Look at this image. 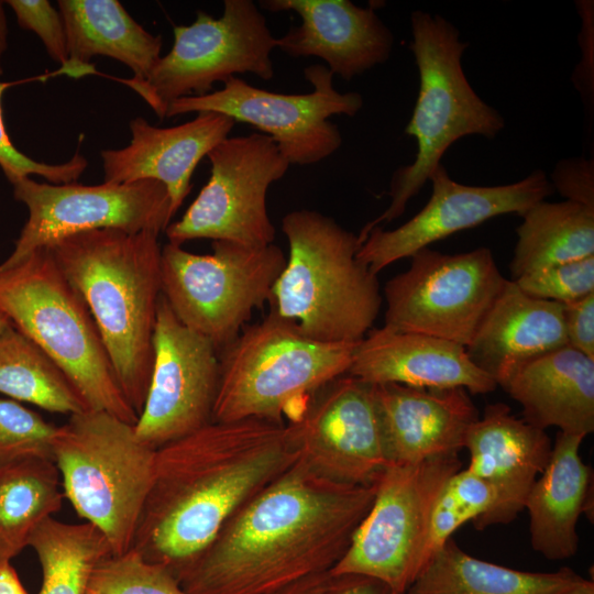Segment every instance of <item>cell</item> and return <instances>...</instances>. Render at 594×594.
Segmentation results:
<instances>
[{
    "instance_id": "1",
    "label": "cell",
    "mask_w": 594,
    "mask_h": 594,
    "mask_svg": "<svg viewBox=\"0 0 594 594\" xmlns=\"http://www.w3.org/2000/svg\"><path fill=\"white\" fill-rule=\"evenodd\" d=\"M374 494L375 484L334 482L297 459L172 573L188 594H271L329 572Z\"/></svg>"
},
{
    "instance_id": "2",
    "label": "cell",
    "mask_w": 594,
    "mask_h": 594,
    "mask_svg": "<svg viewBox=\"0 0 594 594\" xmlns=\"http://www.w3.org/2000/svg\"><path fill=\"white\" fill-rule=\"evenodd\" d=\"M297 459L285 425L254 418L211 421L161 447L132 548L175 570Z\"/></svg>"
},
{
    "instance_id": "3",
    "label": "cell",
    "mask_w": 594,
    "mask_h": 594,
    "mask_svg": "<svg viewBox=\"0 0 594 594\" xmlns=\"http://www.w3.org/2000/svg\"><path fill=\"white\" fill-rule=\"evenodd\" d=\"M160 233L119 229L79 232L50 250L85 300L121 389L138 415L150 385L161 286Z\"/></svg>"
},
{
    "instance_id": "4",
    "label": "cell",
    "mask_w": 594,
    "mask_h": 594,
    "mask_svg": "<svg viewBox=\"0 0 594 594\" xmlns=\"http://www.w3.org/2000/svg\"><path fill=\"white\" fill-rule=\"evenodd\" d=\"M289 254L271 311L321 342H359L381 306L377 275L356 256L358 234L315 210L288 212L282 222Z\"/></svg>"
},
{
    "instance_id": "5",
    "label": "cell",
    "mask_w": 594,
    "mask_h": 594,
    "mask_svg": "<svg viewBox=\"0 0 594 594\" xmlns=\"http://www.w3.org/2000/svg\"><path fill=\"white\" fill-rule=\"evenodd\" d=\"M410 28L419 90L405 133L416 140L417 154L394 172L391 202L358 234L361 244L372 229L404 213L455 141L468 135L494 139L505 128L503 116L481 99L463 72L469 43L461 41L460 31L443 16L419 10L411 12Z\"/></svg>"
},
{
    "instance_id": "6",
    "label": "cell",
    "mask_w": 594,
    "mask_h": 594,
    "mask_svg": "<svg viewBox=\"0 0 594 594\" xmlns=\"http://www.w3.org/2000/svg\"><path fill=\"white\" fill-rule=\"evenodd\" d=\"M359 342L317 341L271 311L218 352L212 421L254 418L285 425L316 392L349 372Z\"/></svg>"
},
{
    "instance_id": "7",
    "label": "cell",
    "mask_w": 594,
    "mask_h": 594,
    "mask_svg": "<svg viewBox=\"0 0 594 594\" xmlns=\"http://www.w3.org/2000/svg\"><path fill=\"white\" fill-rule=\"evenodd\" d=\"M0 310L57 363L90 410L135 425L97 324L50 248L0 271Z\"/></svg>"
},
{
    "instance_id": "8",
    "label": "cell",
    "mask_w": 594,
    "mask_h": 594,
    "mask_svg": "<svg viewBox=\"0 0 594 594\" xmlns=\"http://www.w3.org/2000/svg\"><path fill=\"white\" fill-rule=\"evenodd\" d=\"M52 454L76 513L101 530L113 556L129 551L152 486L156 450L139 439L134 425L87 410L56 428Z\"/></svg>"
},
{
    "instance_id": "9",
    "label": "cell",
    "mask_w": 594,
    "mask_h": 594,
    "mask_svg": "<svg viewBox=\"0 0 594 594\" xmlns=\"http://www.w3.org/2000/svg\"><path fill=\"white\" fill-rule=\"evenodd\" d=\"M285 264V254L274 243L251 248L213 241L210 254L166 243L161 251L162 296L184 326L219 352L255 309L270 302Z\"/></svg>"
},
{
    "instance_id": "10",
    "label": "cell",
    "mask_w": 594,
    "mask_h": 594,
    "mask_svg": "<svg viewBox=\"0 0 594 594\" xmlns=\"http://www.w3.org/2000/svg\"><path fill=\"white\" fill-rule=\"evenodd\" d=\"M458 454L415 464H387L375 481L373 503L332 576L362 575L405 594L425 568V546L435 502L461 470Z\"/></svg>"
},
{
    "instance_id": "11",
    "label": "cell",
    "mask_w": 594,
    "mask_h": 594,
    "mask_svg": "<svg viewBox=\"0 0 594 594\" xmlns=\"http://www.w3.org/2000/svg\"><path fill=\"white\" fill-rule=\"evenodd\" d=\"M173 34L170 51L144 79H118L160 120L166 118L173 101L208 95L215 82H226L237 74L252 73L264 80L274 76L271 54L276 37L252 0H224L219 19L198 11L191 24L174 26Z\"/></svg>"
},
{
    "instance_id": "12",
    "label": "cell",
    "mask_w": 594,
    "mask_h": 594,
    "mask_svg": "<svg viewBox=\"0 0 594 594\" xmlns=\"http://www.w3.org/2000/svg\"><path fill=\"white\" fill-rule=\"evenodd\" d=\"M384 287L383 327L466 348L502 293L505 278L485 246L448 254L425 248Z\"/></svg>"
},
{
    "instance_id": "13",
    "label": "cell",
    "mask_w": 594,
    "mask_h": 594,
    "mask_svg": "<svg viewBox=\"0 0 594 594\" xmlns=\"http://www.w3.org/2000/svg\"><path fill=\"white\" fill-rule=\"evenodd\" d=\"M312 86L308 94H280L256 88L234 76L223 87L200 97L173 101L166 118L190 112H216L264 132L289 165H311L332 155L342 144L334 114L354 117L363 107L356 91L340 92L333 74L316 64L304 69Z\"/></svg>"
},
{
    "instance_id": "14",
    "label": "cell",
    "mask_w": 594,
    "mask_h": 594,
    "mask_svg": "<svg viewBox=\"0 0 594 594\" xmlns=\"http://www.w3.org/2000/svg\"><path fill=\"white\" fill-rule=\"evenodd\" d=\"M210 177L196 199L165 229L168 243L195 239L227 241L251 248L273 244L266 194L289 163L264 133L228 136L207 155Z\"/></svg>"
},
{
    "instance_id": "15",
    "label": "cell",
    "mask_w": 594,
    "mask_h": 594,
    "mask_svg": "<svg viewBox=\"0 0 594 594\" xmlns=\"http://www.w3.org/2000/svg\"><path fill=\"white\" fill-rule=\"evenodd\" d=\"M11 185L14 199L28 209V220L0 271L72 234L101 229L161 233L174 217L166 187L152 179L87 186L23 177Z\"/></svg>"
},
{
    "instance_id": "16",
    "label": "cell",
    "mask_w": 594,
    "mask_h": 594,
    "mask_svg": "<svg viewBox=\"0 0 594 594\" xmlns=\"http://www.w3.org/2000/svg\"><path fill=\"white\" fill-rule=\"evenodd\" d=\"M285 429L298 460L331 481L373 485L388 464L373 385L348 373L316 392Z\"/></svg>"
},
{
    "instance_id": "17",
    "label": "cell",
    "mask_w": 594,
    "mask_h": 594,
    "mask_svg": "<svg viewBox=\"0 0 594 594\" xmlns=\"http://www.w3.org/2000/svg\"><path fill=\"white\" fill-rule=\"evenodd\" d=\"M153 346L147 395L134 429L157 450L212 421L219 355L207 338L177 319L162 295Z\"/></svg>"
},
{
    "instance_id": "18",
    "label": "cell",
    "mask_w": 594,
    "mask_h": 594,
    "mask_svg": "<svg viewBox=\"0 0 594 594\" xmlns=\"http://www.w3.org/2000/svg\"><path fill=\"white\" fill-rule=\"evenodd\" d=\"M429 180L432 191L418 213L396 229H372L362 242L356 256L374 274L439 240L492 218L507 213L521 216L554 191L540 169L512 184L471 186L453 180L440 164Z\"/></svg>"
},
{
    "instance_id": "19",
    "label": "cell",
    "mask_w": 594,
    "mask_h": 594,
    "mask_svg": "<svg viewBox=\"0 0 594 594\" xmlns=\"http://www.w3.org/2000/svg\"><path fill=\"white\" fill-rule=\"evenodd\" d=\"M273 13L293 11L301 23L276 38V47L293 58L319 57L344 80L385 63L394 35L375 13L349 0H263Z\"/></svg>"
},
{
    "instance_id": "20",
    "label": "cell",
    "mask_w": 594,
    "mask_h": 594,
    "mask_svg": "<svg viewBox=\"0 0 594 594\" xmlns=\"http://www.w3.org/2000/svg\"><path fill=\"white\" fill-rule=\"evenodd\" d=\"M373 385V384H372ZM388 464L458 454L479 411L464 388L373 385Z\"/></svg>"
},
{
    "instance_id": "21",
    "label": "cell",
    "mask_w": 594,
    "mask_h": 594,
    "mask_svg": "<svg viewBox=\"0 0 594 594\" xmlns=\"http://www.w3.org/2000/svg\"><path fill=\"white\" fill-rule=\"evenodd\" d=\"M464 448L466 469L496 493L494 507L473 521L475 528L513 521L549 461L552 443L546 430L517 418L506 404H490L469 429Z\"/></svg>"
},
{
    "instance_id": "22",
    "label": "cell",
    "mask_w": 594,
    "mask_h": 594,
    "mask_svg": "<svg viewBox=\"0 0 594 594\" xmlns=\"http://www.w3.org/2000/svg\"><path fill=\"white\" fill-rule=\"evenodd\" d=\"M234 124L231 118L216 112H199L195 119L169 128L134 118L129 123V145L100 153L103 182L157 180L166 187L175 216L191 189L196 166L229 136Z\"/></svg>"
},
{
    "instance_id": "23",
    "label": "cell",
    "mask_w": 594,
    "mask_h": 594,
    "mask_svg": "<svg viewBox=\"0 0 594 594\" xmlns=\"http://www.w3.org/2000/svg\"><path fill=\"white\" fill-rule=\"evenodd\" d=\"M348 374L373 385L460 387L470 394H487L497 387L496 382L470 360L464 346L385 327L371 329L358 343Z\"/></svg>"
},
{
    "instance_id": "24",
    "label": "cell",
    "mask_w": 594,
    "mask_h": 594,
    "mask_svg": "<svg viewBox=\"0 0 594 594\" xmlns=\"http://www.w3.org/2000/svg\"><path fill=\"white\" fill-rule=\"evenodd\" d=\"M565 345L563 305L531 297L507 279L465 351L503 386L524 364Z\"/></svg>"
},
{
    "instance_id": "25",
    "label": "cell",
    "mask_w": 594,
    "mask_h": 594,
    "mask_svg": "<svg viewBox=\"0 0 594 594\" xmlns=\"http://www.w3.org/2000/svg\"><path fill=\"white\" fill-rule=\"evenodd\" d=\"M502 387L539 429L583 437L594 431V359L569 345L524 364Z\"/></svg>"
},
{
    "instance_id": "26",
    "label": "cell",
    "mask_w": 594,
    "mask_h": 594,
    "mask_svg": "<svg viewBox=\"0 0 594 594\" xmlns=\"http://www.w3.org/2000/svg\"><path fill=\"white\" fill-rule=\"evenodd\" d=\"M584 438L558 431L549 461L525 502L531 547L549 560L569 559L578 551L576 524L588 510L593 477L580 454Z\"/></svg>"
},
{
    "instance_id": "27",
    "label": "cell",
    "mask_w": 594,
    "mask_h": 594,
    "mask_svg": "<svg viewBox=\"0 0 594 594\" xmlns=\"http://www.w3.org/2000/svg\"><path fill=\"white\" fill-rule=\"evenodd\" d=\"M68 61L59 73L78 78L96 73L90 59L113 58L144 79L161 58L163 41L139 24L117 0H59Z\"/></svg>"
},
{
    "instance_id": "28",
    "label": "cell",
    "mask_w": 594,
    "mask_h": 594,
    "mask_svg": "<svg viewBox=\"0 0 594 594\" xmlns=\"http://www.w3.org/2000/svg\"><path fill=\"white\" fill-rule=\"evenodd\" d=\"M582 579L570 568L529 572L474 558L451 538L405 594H551Z\"/></svg>"
},
{
    "instance_id": "29",
    "label": "cell",
    "mask_w": 594,
    "mask_h": 594,
    "mask_svg": "<svg viewBox=\"0 0 594 594\" xmlns=\"http://www.w3.org/2000/svg\"><path fill=\"white\" fill-rule=\"evenodd\" d=\"M510 279L594 255V208L569 200L538 201L521 216Z\"/></svg>"
},
{
    "instance_id": "30",
    "label": "cell",
    "mask_w": 594,
    "mask_h": 594,
    "mask_svg": "<svg viewBox=\"0 0 594 594\" xmlns=\"http://www.w3.org/2000/svg\"><path fill=\"white\" fill-rule=\"evenodd\" d=\"M59 472L51 459L30 458L0 468V564L10 563L37 526L59 512Z\"/></svg>"
},
{
    "instance_id": "31",
    "label": "cell",
    "mask_w": 594,
    "mask_h": 594,
    "mask_svg": "<svg viewBox=\"0 0 594 594\" xmlns=\"http://www.w3.org/2000/svg\"><path fill=\"white\" fill-rule=\"evenodd\" d=\"M0 394L52 413L90 410L57 363L12 323L0 334Z\"/></svg>"
},
{
    "instance_id": "32",
    "label": "cell",
    "mask_w": 594,
    "mask_h": 594,
    "mask_svg": "<svg viewBox=\"0 0 594 594\" xmlns=\"http://www.w3.org/2000/svg\"><path fill=\"white\" fill-rule=\"evenodd\" d=\"M40 561L38 594H87L92 572L113 556L109 541L90 522L69 524L53 517L41 522L29 544Z\"/></svg>"
},
{
    "instance_id": "33",
    "label": "cell",
    "mask_w": 594,
    "mask_h": 594,
    "mask_svg": "<svg viewBox=\"0 0 594 594\" xmlns=\"http://www.w3.org/2000/svg\"><path fill=\"white\" fill-rule=\"evenodd\" d=\"M495 503L494 488L468 469L452 474L441 488L431 512L424 553L425 566L455 530L488 513Z\"/></svg>"
},
{
    "instance_id": "34",
    "label": "cell",
    "mask_w": 594,
    "mask_h": 594,
    "mask_svg": "<svg viewBox=\"0 0 594 594\" xmlns=\"http://www.w3.org/2000/svg\"><path fill=\"white\" fill-rule=\"evenodd\" d=\"M89 588L98 594H188L167 566L145 560L133 548L99 563Z\"/></svg>"
},
{
    "instance_id": "35",
    "label": "cell",
    "mask_w": 594,
    "mask_h": 594,
    "mask_svg": "<svg viewBox=\"0 0 594 594\" xmlns=\"http://www.w3.org/2000/svg\"><path fill=\"white\" fill-rule=\"evenodd\" d=\"M55 426L13 399L0 398V468L20 460H53Z\"/></svg>"
},
{
    "instance_id": "36",
    "label": "cell",
    "mask_w": 594,
    "mask_h": 594,
    "mask_svg": "<svg viewBox=\"0 0 594 594\" xmlns=\"http://www.w3.org/2000/svg\"><path fill=\"white\" fill-rule=\"evenodd\" d=\"M513 282L531 297L569 304L594 294V255L541 268Z\"/></svg>"
},
{
    "instance_id": "37",
    "label": "cell",
    "mask_w": 594,
    "mask_h": 594,
    "mask_svg": "<svg viewBox=\"0 0 594 594\" xmlns=\"http://www.w3.org/2000/svg\"><path fill=\"white\" fill-rule=\"evenodd\" d=\"M10 85V82L0 81V168L8 180L12 184L23 177L37 175L51 184L76 183L88 165L81 154L76 153L64 163L47 164L29 157L12 143L4 125L1 105L3 91Z\"/></svg>"
},
{
    "instance_id": "38",
    "label": "cell",
    "mask_w": 594,
    "mask_h": 594,
    "mask_svg": "<svg viewBox=\"0 0 594 594\" xmlns=\"http://www.w3.org/2000/svg\"><path fill=\"white\" fill-rule=\"evenodd\" d=\"M15 14L18 24L35 33L50 57L61 67L68 61L67 36L63 16L47 0L4 1Z\"/></svg>"
},
{
    "instance_id": "39",
    "label": "cell",
    "mask_w": 594,
    "mask_h": 594,
    "mask_svg": "<svg viewBox=\"0 0 594 594\" xmlns=\"http://www.w3.org/2000/svg\"><path fill=\"white\" fill-rule=\"evenodd\" d=\"M550 183L565 200L594 208V161L585 157H571L559 161Z\"/></svg>"
},
{
    "instance_id": "40",
    "label": "cell",
    "mask_w": 594,
    "mask_h": 594,
    "mask_svg": "<svg viewBox=\"0 0 594 594\" xmlns=\"http://www.w3.org/2000/svg\"><path fill=\"white\" fill-rule=\"evenodd\" d=\"M568 345L594 359V294L563 305Z\"/></svg>"
},
{
    "instance_id": "41",
    "label": "cell",
    "mask_w": 594,
    "mask_h": 594,
    "mask_svg": "<svg viewBox=\"0 0 594 594\" xmlns=\"http://www.w3.org/2000/svg\"><path fill=\"white\" fill-rule=\"evenodd\" d=\"M579 14L582 16L580 48L584 53L579 74L573 75V82L585 100L593 102V1H576Z\"/></svg>"
},
{
    "instance_id": "42",
    "label": "cell",
    "mask_w": 594,
    "mask_h": 594,
    "mask_svg": "<svg viewBox=\"0 0 594 594\" xmlns=\"http://www.w3.org/2000/svg\"><path fill=\"white\" fill-rule=\"evenodd\" d=\"M331 575V574H330ZM322 594H396L384 583L362 575L332 576Z\"/></svg>"
},
{
    "instance_id": "43",
    "label": "cell",
    "mask_w": 594,
    "mask_h": 594,
    "mask_svg": "<svg viewBox=\"0 0 594 594\" xmlns=\"http://www.w3.org/2000/svg\"><path fill=\"white\" fill-rule=\"evenodd\" d=\"M331 580L329 572L316 574L297 581L271 594H322Z\"/></svg>"
},
{
    "instance_id": "44",
    "label": "cell",
    "mask_w": 594,
    "mask_h": 594,
    "mask_svg": "<svg viewBox=\"0 0 594 594\" xmlns=\"http://www.w3.org/2000/svg\"><path fill=\"white\" fill-rule=\"evenodd\" d=\"M0 594H28L10 563L0 564Z\"/></svg>"
},
{
    "instance_id": "45",
    "label": "cell",
    "mask_w": 594,
    "mask_h": 594,
    "mask_svg": "<svg viewBox=\"0 0 594 594\" xmlns=\"http://www.w3.org/2000/svg\"><path fill=\"white\" fill-rule=\"evenodd\" d=\"M4 4V1L0 0V75L3 73L2 58L8 47V21Z\"/></svg>"
},
{
    "instance_id": "46",
    "label": "cell",
    "mask_w": 594,
    "mask_h": 594,
    "mask_svg": "<svg viewBox=\"0 0 594 594\" xmlns=\"http://www.w3.org/2000/svg\"><path fill=\"white\" fill-rule=\"evenodd\" d=\"M551 594H594V582L582 578L575 584Z\"/></svg>"
},
{
    "instance_id": "47",
    "label": "cell",
    "mask_w": 594,
    "mask_h": 594,
    "mask_svg": "<svg viewBox=\"0 0 594 594\" xmlns=\"http://www.w3.org/2000/svg\"><path fill=\"white\" fill-rule=\"evenodd\" d=\"M11 324L9 318L0 310V334Z\"/></svg>"
},
{
    "instance_id": "48",
    "label": "cell",
    "mask_w": 594,
    "mask_h": 594,
    "mask_svg": "<svg viewBox=\"0 0 594 594\" xmlns=\"http://www.w3.org/2000/svg\"><path fill=\"white\" fill-rule=\"evenodd\" d=\"M87 594H98V593H96L95 591H92V590L89 588V590L87 591Z\"/></svg>"
}]
</instances>
